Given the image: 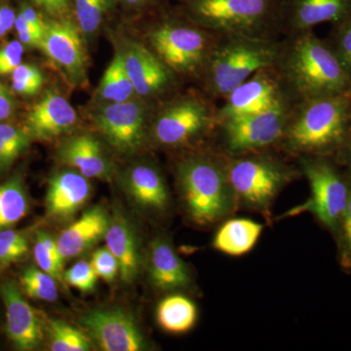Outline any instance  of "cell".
Masks as SVG:
<instances>
[{"label":"cell","instance_id":"12","mask_svg":"<svg viewBox=\"0 0 351 351\" xmlns=\"http://www.w3.org/2000/svg\"><path fill=\"white\" fill-rule=\"evenodd\" d=\"M119 50L138 98L156 106L179 92L181 80L147 44L126 39Z\"/></svg>","mask_w":351,"mask_h":351},{"label":"cell","instance_id":"44","mask_svg":"<svg viewBox=\"0 0 351 351\" xmlns=\"http://www.w3.org/2000/svg\"><path fill=\"white\" fill-rule=\"evenodd\" d=\"M334 158L341 167L351 173V123L345 142Z\"/></svg>","mask_w":351,"mask_h":351},{"label":"cell","instance_id":"24","mask_svg":"<svg viewBox=\"0 0 351 351\" xmlns=\"http://www.w3.org/2000/svg\"><path fill=\"white\" fill-rule=\"evenodd\" d=\"M104 239L106 246L119 263L122 280L127 283L133 282L140 269V251L135 230L123 214L115 211L110 216Z\"/></svg>","mask_w":351,"mask_h":351},{"label":"cell","instance_id":"16","mask_svg":"<svg viewBox=\"0 0 351 351\" xmlns=\"http://www.w3.org/2000/svg\"><path fill=\"white\" fill-rule=\"evenodd\" d=\"M282 38L313 31L323 23L338 24L351 16V0H280Z\"/></svg>","mask_w":351,"mask_h":351},{"label":"cell","instance_id":"40","mask_svg":"<svg viewBox=\"0 0 351 351\" xmlns=\"http://www.w3.org/2000/svg\"><path fill=\"white\" fill-rule=\"evenodd\" d=\"M31 2L51 19L73 18L71 0H31Z\"/></svg>","mask_w":351,"mask_h":351},{"label":"cell","instance_id":"13","mask_svg":"<svg viewBox=\"0 0 351 351\" xmlns=\"http://www.w3.org/2000/svg\"><path fill=\"white\" fill-rule=\"evenodd\" d=\"M84 38L73 18L46 21L39 49L76 87L87 84L88 58Z\"/></svg>","mask_w":351,"mask_h":351},{"label":"cell","instance_id":"1","mask_svg":"<svg viewBox=\"0 0 351 351\" xmlns=\"http://www.w3.org/2000/svg\"><path fill=\"white\" fill-rule=\"evenodd\" d=\"M274 68L295 103L351 92V71L313 31L281 38Z\"/></svg>","mask_w":351,"mask_h":351},{"label":"cell","instance_id":"33","mask_svg":"<svg viewBox=\"0 0 351 351\" xmlns=\"http://www.w3.org/2000/svg\"><path fill=\"white\" fill-rule=\"evenodd\" d=\"M29 244L21 233L15 230H0V265L7 267L27 255Z\"/></svg>","mask_w":351,"mask_h":351},{"label":"cell","instance_id":"27","mask_svg":"<svg viewBox=\"0 0 351 351\" xmlns=\"http://www.w3.org/2000/svg\"><path fill=\"white\" fill-rule=\"evenodd\" d=\"M97 98L101 103H122L138 98L133 83L127 75L119 50L117 51L101 76Z\"/></svg>","mask_w":351,"mask_h":351},{"label":"cell","instance_id":"45","mask_svg":"<svg viewBox=\"0 0 351 351\" xmlns=\"http://www.w3.org/2000/svg\"><path fill=\"white\" fill-rule=\"evenodd\" d=\"M16 18H17V14L11 7L0 5V25H3L8 31H11L15 27Z\"/></svg>","mask_w":351,"mask_h":351},{"label":"cell","instance_id":"22","mask_svg":"<svg viewBox=\"0 0 351 351\" xmlns=\"http://www.w3.org/2000/svg\"><path fill=\"white\" fill-rule=\"evenodd\" d=\"M147 271L152 285L158 290H184L191 285L188 265L165 237H157L149 245Z\"/></svg>","mask_w":351,"mask_h":351},{"label":"cell","instance_id":"20","mask_svg":"<svg viewBox=\"0 0 351 351\" xmlns=\"http://www.w3.org/2000/svg\"><path fill=\"white\" fill-rule=\"evenodd\" d=\"M122 182L127 193L141 209L161 214L169 206L170 195L165 178L151 161L133 164L123 173Z\"/></svg>","mask_w":351,"mask_h":351},{"label":"cell","instance_id":"31","mask_svg":"<svg viewBox=\"0 0 351 351\" xmlns=\"http://www.w3.org/2000/svg\"><path fill=\"white\" fill-rule=\"evenodd\" d=\"M21 283L25 292L34 299L45 302H55L57 300L56 280L43 270L34 267L27 269L21 277Z\"/></svg>","mask_w":351,"mask_h":351},{"label":"cell","instance_id":"21","mask_svg":"<svg viewBox=\"0 0 351 351\" xmlns=\"http://www.w3.org/2000/svg\"><path fill=\"white\" fill-rule=\"evenodd\" d=\"M92 195L89 179L73 169L60 171L51 177L46 195V212L51 219L71 218Z\"/></svg>","mask_w":351,"mask_h":351},{"label":"cell","instance_id":"17","mask_svg":"<svg viewBox=\"0 0 351 351\" xmlns=\"http://www.w3.org/2000/svg\"><path fill=\"white\" fill-rule=\"evenodd\" d=\"M78 115L75 108L56 90H49L29 110L25 130L29 137L51 141L75 128Z\"/></svg>","mask_w":351,"mask_h":351},{"label":"cell","instance_id":"15","mask_svg":"<svg viewBox=\"0 0 351 351\" xmlns=\"http://www.w3.org/2000/svg\"><path fill=\"white\" fill-rule=\"evenodd\" d=\"M83 326L105 351L147 350L144 336L133 316L119 308L96 309L83 316Z\"/></svg>","mask_w":351,"mask_h":351},{"label":"cell","instance_id":"8","mask_svg":"<svg viewBox=\"0 0 351 351\" xmlns=\"http://www.w3.org/2000/svg\"><path fill=\"white\" fill-rule=\"evenodd\" d=\"M180 10L219 36L282 38L280 0H182Z\"/></svg>","mask_w":351,"mask_h":351},{"label":"cell","instance_id":"41","mask_svg":"<svg viewBox=\"0 0 351 351\" xmlns=\"http://www.w3.org/2000/svg\"><path fill=\"white\" fill-rule=\"evenodd\" d=\"M17 112V104L10 90L0 82V122L13 119Z\"/></svg>","mask_w":351,"mask_h":351},{"label":"cell","instance_id":"42","mask_svg":"<svg viewBox=\"0 0 351 351\" xmlns=\"http://www.w3.org/2000/svg\"><path fill=\"white\" fill-rule=\"evenodd\" d=\"M11 80L43 84L44 76L38 66L31 64H21L11 75Z\"/></svg>","mask_w":351,"mask_h":351},{"label":"cell","instance_id":"28","mask_svg":"<svg viewBox=\"0 0 351 351\" xmlns=\"http://www.w3.org/2000/svg\"><path fill=\"white\" fill-rule=\"evenodd\" d=\"M73 17L83 38L93 39L117 0H71Z\"/></svg>","mask_w":351,"mask_h":351},{"label":"cell","instance_id":"26","mask_svg":"<svg viewBox=\"0 0 351 351\" xmlns=\"http://www.w3.org/2000/svg\"><path fill=\"white\" fill-rule=\"evenodd\" d=\"M156 316L157 324L163 331L170 334H184L195 326L198 318L197 306L186 295H169L157 304Z\"/></svg>","mask_w":351,"mask_h":351},{"label":"cell","instance_id":"5","mask_svg":"<svg viewBox=\"0 0 351 351\" xmlns=\"http://www.w3.org/2000/svg\"><path fill=\"white\" fill-rule=\"evenodd\" d=\"M223 158L237 206L262 215L269 223L277 196L302 176L298 163L278 149Z\"/></svg>","mask_w":351,"mask_h":351},{"label":"cell","instance_id":"11","mask_svg":"<svg viewBox=\"0 0 351 351\" xmlns=\"http://www.w3.org/2000/svg\"><path fill=\"white\" fill-rule=\"evenodd\" d=\"M154 107L140 98L101 103L92 110V120L113 151L121 156H134L149 140Z\"/></svg>","mask_w":351,"mask_h":351},{"label":"cell","instance_id":"46","mask_svg":"<svg viewBox=\"0 0 351 351\" xmlns=\"http://www.w3.org/2000/svg\"><path fill=\"white\" fill-rule=\"evenodd\" d=\"M8 32L9 31L6 29V27H4L3 25H0V38H4Z\"/></svg>","mask_w":351,"mask_h":351},{"label":"cell","instance_id":"18","mask_svg":"<svg viewBox=\"0 0 351 351\" xmlns=\"http://www.w3.org/2000/svg\"><path fill=\"white\" fill-rule=\"evenodd\" d=\"M57 159L88 179L108 181L113 164L105 145L93 134L82 133L64 138L58 147Z\"/></svg>","mask_w":351,"mask_h":351},{"label":"cell","instance_id":"7","mask_svg":"<svg viewBox=\"0 0 351 351\" xmlns=\"http://www.w3.org/2000/svg\"><path fill=\"white\" fill-rule=\"evenodd\" d=\"M219 104L199 89L177 93L154 108L149 140L166 149H197L211 145Z\"/></svg>","mask_w":351,"mask_h":351},{"label":"cell","instance_id":"34","mask_svg":"<svg viewBox=\"0 0 351 351\" xmlns=\"http://www.w3.org/2000/svg\"><path fill=\"white\" fill-rule=\"evenodd\" d=\"M327 41L341 61L351 71V16L338 24L332 25Z\"/></svg>","mask_w":351,"mask_h":351},{"label":"cell","instance_id":"10","mask_svg":"<svg viewBox=\"0 0 351 351\" xmlns=\"http://www.w3.org/2000/svg\"><path fill=\"white\" fill-rule=\"evenodd\" d=\"M294 103L284 101L262 112L219 120L211 147L225 156L278 149Z\"/></svg>","mask_w":351,"mask_h":351},{"label":"cell","instance_id":"35","mask_svg":"<svg viewBox=\"0 0 351 351\" xmlns=\"http://www.w3.org/2000/svg\"><path fill=\"white\" fill-rule=\"evenodd\" d=\"M64 278L69 285L77 289L80 292L89 293L95 290L98 276L91 263L80 261L66 270Z\"/></svg>","mask_w":351,"mask_h":351},{"label":"cell","instance_id":"4","mask_svg":"<svg viewBox=\"0 0 351 351\" xmlns=\"http://www.w3.org/2000/svg\"><path fill=\"white\" fill-rule=\"evenodd\" d=\"M145 29V44L178 77L195 82L206 68L219 36L208 31L180 10L164 7L154 12Z\"/></svg>","mask_w":351,"mask_h":351},{"label":"cell","instance_id":"25","mask_svg":"<svg viewBox=\"0 0 351 351\" xmlns=\"http://www.w3.org/2000/svg\"><path fill=\"white\" fill-rule=\"evenodd\" d=\"M263 228L262 223L254 219H226L217 230L212 246L215 250L232 257L246 255L258 243Z\"/></svg>","mask_w":351,"mask_h":351},{"label":"cell","instance_id":"47","mask_svg":"<svg viewBox=\"0 0 351 351\" xmlns=\"http://www.w3.org/2000/svg\"><path fill=\"white\" fill-rule=\"evenodd\" d=\"M180 1H182V0H180Z\"/></svg>","mask_w":351,"mask_h":351},{"label":"cell","instance_id":"19","mask_svg":"<svg viewBox=\"0 0 351 351\" xmlns=\"http://www.w3.org/2000/svg\"><path fill=\"white\" fill-rule=\"evenodd\" d=\"M6 308L7 335L20 350H34L43 341V328L38 313L25 301L12 281L1 286Z\"/></svg>","mask_w":351,"mask_h":351},{"label":"cell","instance_id":"9","mask_svg":"<svg viewBox=\"0 0 351 351\" xmlns=\"http://www.w3.org/2000/svg\"><path fill=\"white\" fill-rule=\"evenodd\" d=\"M295 161L308 182L311 195L282 218L311 213L334 237L350 197L348 171L334 156H302Z\"/></svg>","mask_w":351,"mask_h":351},{"label":"cell","instance_id":"30","mask_svg":"<svg viewBox=\"0 0 351 351\" xmlns=\"http://www.w3.org/2000/svg\"><path fill=\"white\" fill-rule=\"evenodd\" d=\"M50 348L53 351H87L91 341L80 330L60 320L49 323Z\"/></svg>","mask_w":351,"mask_h":351},{"label":"cell","instance_id":"38","mask_svg":"<svg viewBox=\"0 0 351 351\" xmlns=\"http://www.w3.org/2000/svg\"><path fill=\"white\" fill-rule=\"evenodd\" d=\"M25 46L19 40L0 46V75H12L14 71L22 64Z\"/></svg>","mask_w":351,"mask_h":351},{"label":"cell","instance_id":"39","mask_svg":"<svg viewBox=\"0 0 351 351\" xmlns=\"http://www.w3.org/2000/svg\"><path fill=\"white\" fill-rule=\"evenodd\" d=\"M34 260L39 267V269L54 277L55 279H60L62 276L64 263L57 260L49 251L44 246L43 242L36 237V243L34 247Z\"/></svg>","mask_w":351,"mask_h":351},{"label":"cell","instance_id":"23","mask_svg":"<svg viewBox=\"0 0 351 351\" xmlns=\"http://www.w3.org/2000/svg\"><path fill=\"white\" fill-rule=\"evenodd\" d=\"M110 216L103 207L87 210L71 223L57 239L58 248L64 260L82 255L93 245L105 239Z\"/></svg>","mask_w":351,"mask_h":351},{"label":"cell","instance_id":"37","mask_svg":"<svg viewBox=\"0 0 351 351\" xmlns=\"http://www.w3.org/2000/svg\"><path fill=\"white\" fill-rule=\"evenodd\" d=\"M91 265H93L97 276L107 282H112L119 274V263L108 247L95 252Z\"/></svg>","mask_w":351,"mask_h":351},{"label":"cell","instance_id":"29","mask_svg":"<svg viewBox=\"0 0 351 351\" xmlns=\"http://www.w3.org/2000/svg\"><path fill=\"white\" fill-rule=\"evenodd\" d=\"M29 211V201L18 178L0 184V230L15 225Z\"/></svg>","mask_w":351,"mask_h":351},{"label":"cell","instance_id":"32","mask_svg":"<svg viewBox=\"0 0 351 351\" xmlns=\"http://www.w3.org/2000/svg\"><path fill=\"white\" fill-rule=\"evenodd\" d=\"M348 171V170H346ZM350 180V197L334 239L337 245V260L341 269L346 274H351V173L348 172Z\"/></svg>","mask_w":351,"mask_h":351},{"label":"cell","instance_id":"6","mask_svg":"<svg viewBox=\"0 0 351 351\" xmlns=\"http://www.w3.org/2000/svg\"><path fill=\"white\" fill-rule=\"evenodd\" d=\"M281 38L219 36L197 88L219 103L254 73L276 66Z\"/></svg>","mask_w":351,"mask_h":351},{"label":"cell","instance_id":"14","mask_svg":"<svg viewBox=\"0 0 351 351\" xmlns=\"http://www.w3.org/2000/svg\"><path fill=\"white\" fill-rule=\"evenodd\" d=\"M287 100L292 98L286 91L278 71L270 66L254 73L219 101L217 117L219 121L254 114Z\"/></svg>","mask_w":351,"mask_h":351},{"label":"cell","instance_id":"36","mask_svg":"<svg viewBox=\"0 0 351 351\" xmlns=\"http://www.w3.org/2000/svg\"><path fill=\"white\" fill-rule=\"evenodd\" d=\"M29 134L13 124L0 122V145L10 152L14 158H17L21 152L25 151L29 143Z\"/></svg>","mask_w":351,"mask_h":351},{"label":"cell","instance_id":"3","mask_svg":"<svg viewBox=\"0 0 351 351\" xmlns=\"http://www.w3.org/2000/svg\"><path fill=\"white\" fill-rule=\"evenodd\" d=\"M351 123V92L295 101L278 151L293 160L302 156H335Z\"/></svg>","mask_w":351,"mask_h":351},{"label":"cell","instance_id":"2","mask_svg":"<svg viewBox=\"0 0 351 351\" xmlns=\"http://www.w3.org/2000/svg\"><path fill=\"white\" fill-rule=\"evenodd\" d=\"M176 180L189 221L200 228L223 223L237 209L225 158L211 145L189 151L175 165Z\"/></svg>","mask_w":351,"mask_h":351},{"label":"cell","instance_id":"43","mask_svg":"<svg viewBox=\"0 0 351 351\" xmlns=\"http://www.w3.org/2000/svg\"><path fill=\"white\" fill-rule=\"evenodd\" d=\"M165 1L166 0H117V4L128 10L154 13L165 7Z\"/></svg>","mask_w":351,"mask_h":351}]
</instances>
